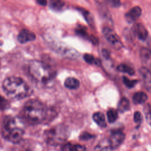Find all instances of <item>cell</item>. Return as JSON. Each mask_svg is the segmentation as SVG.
Instances as JSON below:
<instances>
[{
	"mask_svg": "<svg viewBox=\"0 0 151 151\" xmlns=\"http://www.w3.org/2000/svg\"><path fill=\"white\" fill-rule=\"evenodd\" d=\"M24 120L31 124H39L51 120L56 115L55 111L41 101L32 99L27 101L22 110Z\"/></svg>",
	"mask_w": 151,
	"mask_h": 151,
	"instance_id": "obj_1",
	"label": "cell"
},
{
	"mask_svg": "<svg viewBox=\"0 0 151 151\" xmlns=\"http://www.w3.org/2000/svg\"><path fill=\"white\" fill-rule=\"evenodd\" d=\"M2 88L5 94L12 99H22L31 93L27 83L18 77L12 76L5 79L2 83Z\"/></svg>",
	"mask_w": 151,
	"mask_h": 151,
	"instance_id": "obj_2",
	"label": "cell"
},
{
	"mask_svg": "<svg viewBox=\"0 0 151 151\" xmlns=\"http://www.w3.org/2000/svg\"><path fill=\"white\" fill-rule=\"evenodd\" d=\"M28 72L31 78L42 86H47L55 77V72L52 68L42 61H31L28 65Z\"/></svg>",
	"mask_w": 151,
	"mask_h": 151,
	"instance_id": "obj_3",
	"label": "cell"
},
{
	"mask_svg": "<svg viewBox=\"0 0 151 151\" xmlns=\"http://www.w3.org/2000/svg\"><path fill=\"white\" fill-rule=\"evenodd\" d=\"M21 123L18 119L14 117H6L2 126L4 137L13 143H19L22 139L24 134V130Z\"/></svg>",
	"mask_w": 151,
	"mask_h": 151,
	"instance_id": "obj_4",
	"label": "cell"
},
{
	"mask_svg": "<svg viewBox=\"0 0 151 151\" xmlns=\"http://www.w3.org/2000/svg\"><path fill=\"white\" fill-rule=\"evenodd\" d=\"M70 131L68 126L59 124L45 130L44 138L49 145L58 146L63 144L70 136Z\"/></svg>",
	"mask_w": 151,
	"mask_h": 151,
	"instance_id": "obj_5",
	"label": "cell"
},
{
	"mask_svg": "<svg viewBox=\"0 0 151 151\" xmlns=\"http://www.w3.org/2000/svg\"><path fill=\"white\" fill-rule=\"evenodd\" d=\"M125 139L124 133L119 129L113 130L109 137H107L108 141L111 147L114 150L119 147Z\"/></svg>",
	"mask_w": 151,
	"mask_h": 151,
	"instance_id": "obj_6",
	"label": "cell"
},
{
	"mask_svg": "<svg viewBox=\"0 0 151 151\" xmlns=\"http://www.w3.org/2000/svg\"><path fill=\"white\" fill-rule=\"evenodd\" d=\"M103 33L107 41L114 46V47L119 49L122 47V44L119 37L112 29L108 27H105L103 30Z\"/></svg>",
	"mask_w": 151,
	"mask_h": 151,
	"instance_id": "obj_7",
	"label": "cell"
},
{
	"mask_svg": "<svg viewBox=\"0 0 151 151\" xmlns=\"http://www.w3.org/2000/svg\"><path fill=\"white\" fill-rule=\"evenodd\" d=\"M17 38L20 43L25 44L34 40L35 38V35L31 31L24 29L19 32Z\"/></svg>",
	"mask_w": 151,
	"mask_h": 151,
	"instance_id": "obj_8",
	"label": "cell"
},
{
	"mask_svg": "<svg viewBox=\"0 0 151 151\" xmlns=\"http://www.w3.org/2000/svg\"><path fill=\"white\" fill-rule=\"evenodd\" d=\"M142 9L139 6H134L130 9L125 15V18L126 21L132 23L135 21L141 15Z\"/></svg>",
	"mask_w": 151,
	"mask_h": 151,
	"instance_id": "obj_9",
	"label": "cell"
},
{
	"mask_svg": "<svg viewBox=\"0 0 151 151\" xmlns=\"http://www.w3.org/2000/svg\"><path fill=\"white\" fill-rule=\"evenodd\" d=\"M133 32L135 35L140 40L144 41L147 38V31L146 28L141 24H137L134 25Z\"/></svg>",
	"mask_w": 151,
	"mask_h": 151,
	"instance_id": "obj_10",
	"label": "cell"
},
{
	"mask_svg": "<svg viewBox=\"0 0 151 151\" xmlns=\"http://www.w3.org/2000/svg\"><path fill=\"white\" fill-rule=\"evenodd\" d=\"M61 151H86V148L80 144H73L71 143H64L61 147Z\"/></svg>",
	"mask_w": 151,
	"mask_h": 151,
	"instance_id": "obj_11",
	"label": "cell"
},
{
	"mask_svg": "<svg viewBox=\"0 0 151 151\" xmlns=\"http://www.w3.org/2000/svg\"><path fill=\"white\" fill-rule=\"evenodd\" d=\"M94 151H113L111 148L107 137L102 139L94 147Z\"/></svg>",
	"mask_w": 151,
	"mask_h": 151,
	"instance_id": "obj_12",
	"label": "cell"
},
{
	"mask_svg": "<svg viewBox=\"0 0 151 151\" xmlns=\"http://www.w3.org/2000/svg\"><path fill=\"white\" fill-rule=\"evenodd\" d=\"M93 120L100 127L104 128L107 126L104 115L101 112H96L93 115Z\"/></svg>",
	"mask_w": 151,
	"mask_h": 151,
	"instance_id": "obj_13",
	"label": "cell"
},
{
	"mask_svg": "<svg viewBox=\"0 0 151 151\" xmlns=\"http://www.w3.org/2000/svg\"><path fill=\"white\" fill-rule=\"evenodd\" d=\"M147 99V96L143 91H139L134 94L133 96V101L135 104H140L144 103Z\"/></svg>",
	"mask_w": 151,
	"mask_h": 151,
	"instance_id": "obj_14",
	"label": "cell"
},
{
	"mask_svg": "<svg viewBox=\"0 0 151 151\" xmlns=\"http://www.w3.org/2000/svg\"><path fill=\"white\" fill-rule=\"evenodd\" d=\"M64 86L69 89H77L80 86V81L76 78L68 77L65 80Z\"/></svg>",
	"mask_w": 151,
	"mask_h": 151,
	"instance_id": "obj_15",
	"label": "cell"
},
{
	"mask_svg": "<svg viewBox=\"0 0 151 151\" xmlns=\"http://www.w3.org/2000/svg\"><path fill=\"white\" fill-rule=\"evenodd\" d=\"M140 73L141 76L143 77L145 84L146 87L149 90L150 87V71L145 67H142L140 70Z\"/></svg>",
	"mask_w": 151,
	"mask_h": 151,
	"instance_id": "obj_16",
	"label": "cell"
},
{
	"mask_svg": "<svg viewBox=\"0 0 151 151\" xmlns=\"http://www.w3.org/2000/svg\"><path fill=\"white\" fill-rule=\"evenodd\" d=\"M130 109V102L129 100L125 97L122 98L118 104V110L120 113H124Z\"/></svg>",
	"mask_w": 151,
	"mask_h": 151,
	"instance_id": "obj_17",
	"label": "cell"
},
{
	"mask_svg": "<svg viewBox=\"0 0 151 151\" xmlns=\"http://www.w3.org/2000/svg\"><path fill=\"white\" fill-rule=\"evenodd\" d=\"M107 117L110 123H114L118 117V112L115 109H110L107 112Z\"/></svg>",
	"mask_w": 151,
	"mask_h": 151,
	"instance_id": "obj_18",
	"label": "cell"
},
{
	"mask_svg": "<svg viewBox=\"0 0 151 151\" xmlns=\"http://www.w3.org/2000/svg\"><path fill=\"white\" fill-rule=\"evenodd\" d=\"M50 5L53 9L58 11L63 7L64 3L61 0H50Z\"/></svg>",
	"mask_w": 151,
	"mask_h": 151,
	"instance_id": "obj_19",
	"label": "cell"
},
{
	"mask_svg": "<svg viewBox=\"0 0 151 151\" xmlns=\"http://www.w3.org/2000/svg\"><path fill=\"white\" fill-rule=\"evenodd\" d=\"M117 70L120 72L126 73L129 75H133L134 74V71L132 67L124 64H120L117 67Z\"/></svg>",
	"mask_w": 151,
	"mask_h": 151,
	"instance_id": "obj_20",
	"label": "cell"
},
{
	"mask_svg": "<svg viewBox=\"0 0 151 151\" xmlns=\"http://www.w3.org/2000/svg\"><path fill=\"white\" fill-rule=\"evenodd\" d=\"M140 56L143 61L147 62V61L150 60V51L145 48H143L140 50Z\"/></svg>",
	"mask_w": 151,
	"mask_h": 151,
	"instance_id": "obj_21",
	"label": "cell"
},
{
	"mask_svg": "<svg viewBox=\"0 0 151 151\" xmlns=\"http://www.w3.org/2000/svg\"><path fill=\"white\" fill-rule=\"evenodd\" d=\"M123 81L125 86L129 88L133 87L137 83L136 80H130L124 76L123 77Z\"/></svg>",
	"mask_w": 151,
	"mask_h": 151,
	"instance_id": "obj_22",
	"label": "cell"
},
{
	"mask_svg": "<svg viewBox=\"0 0 151 151\" xmlns=\"http://www.w3.org/2000/svg\"><path fill=\"white\" fill-rule=\"evenodd\" d=\"M84 60L88 64H96L97 63L96 62V59L91 54H86L84 55Z\"/></svg>",
	"mask_w": 151,
	"mask_h": 151,
	"instance_id": "obj_23",
	"label": "cell"
},
{
	"mask_svg": "<svg viewBox=\"0 0 151 151\" xmlns=\"http://www.w3.org/2000/svg\"><path fill=\"white\" fill-rule=\"evenodd\" d=\"M8 101L2 96L0 95V109L5 110L8 107Z\"/></svg>",
	"mask_w": 151,
	"mask_h": 151,
	"instance_id": "obj_24",
	"label": "cell"
},
{
	"mask_svg": "<svg viewBox=\"0 0 151 151\" xmlns=\"http://www.w3.org/2000/svg\"><path fill=\"white\" fill-rule=\"evenodd\" d=\"M144 112L147 122L149 124L150 123V107L149 104H147L144 109Z\"/></svg>",
	"mask_w": 151,
	"mask_h": 151,
	"instance_id": "obj_25",
	"label": "cell"
},
{
	"mask_svg": "<svg viewBox=\"0 0 151 151\" xmlns=\"http://www.w3.org/2000/svg\"><path fill=\"white\" fill-rule=\"evenodd\" d=\"M134 121L136 124H141L142 121V116L139 111H135L134 113Z\"/></svg>",
	"mask_w": 151,
	"mask_h": 151,
	"instance_id": "obj_26",
	"label": "cell"
},
{
	"mask_svg": "<svg viewBox=\"0 0 151 151\" xmlns=\"http://www.w3.org/2000/svg\"><path fill=\"white\" fill-rule=\"evenodd\" d=\"M76 32L77 33V34L80 35L81 36L84 37V38H87L88 37L86 29L84 28H82V27H79L78 28L76 29Z\"/></svg>",
	"mask_w": 151,
	"mask_h": 151,
	"instance_id": "obj_27",
	"label": "cell"
},
{
	"mask_svg": "<svg viewBox=\"0 0 151 151\" xmlns=\"http://www.w3.org/2000/svg\"><path fill=\"white\" fill-rule=\"evenodd\" d=\"M94 136L87 133V132H84L80 136V139L82 140H88L91 138H93Z\"/></svg>",
	"mask_w": 151,
	"mask_h": 151,
	"instance_id": "obj_28",
	"label": "cell"
},
{
	"mask_svg": "<svg viewBox=\"0 0 151 151\" xmlns=\"http://www.w3.org/2000/svg\"><path fill=\"white\" fill-rule=\"evenodd\" d=\"M107 2L111 6L114 8L119 7L121 4L120 0H107Z\"/></svg>",
	"mask_w": 151,
	"mask_h": 151,
	"instance_id": "obj_29",
	"label": "cell"
},
{
	"mask_svg": "<svg viewBox=\"0 0 151 151\" xmlns=\"http://www.w3.org/2000/svg\"><path fill=\"white\" fill-rule=\"evenodd\" d=\"M36 1L38 4L41 5H43V6L46 5L47 3V0H36Z\"/></svg>",
	"mask_w": 151,
	"mask_h": 151,
	"instance_id": "obj_30",
	"label": "cell"
},
{
	"mask_svg": "<svg viewBox=\"0 0 151 151\" xmlns=\"http://www.w3.org/2000/svg\"><path fill=\"white\" fill-rule=\"evenodd\" d=\"M103 56L104 57H106V58H107L108 57H109V52H108V51H106V50H103Z\"/></svg>",
	"mask_w": 151,
	"mask_h": 151,
	"instance_id": "obj_31",
	"label": "cell"
}]
</instances>
